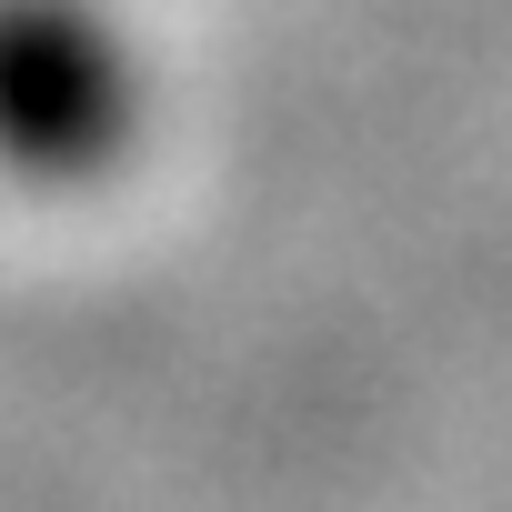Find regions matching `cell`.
<instances>
[{"mask_svg":"<svg viewBox=\"0 0 512 512\" xmlns=\"http://www.w3.org/2000/svg\"><path fill=\"white\" fill-rule=\"evenodd\" d=\"M141 131V51L111 0H0V171L91 181Z\"/></svg>","mask_w":512,"mask_h":512,"instance_id":"6da1fadb","label":"cell"}]
</instances>
